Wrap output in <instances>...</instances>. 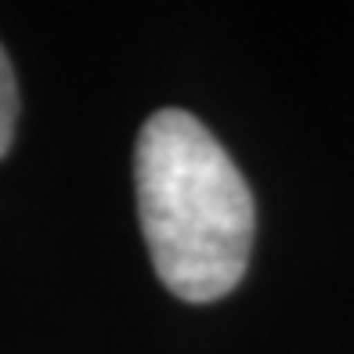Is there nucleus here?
Returning <instances> with one entry per match:
<instances>
[{
    "instance_id": "obj_1",
    "label": "nucleus",
    "mask_w": 354,
    "mask_h": 354,
    "mask_svg": "<svg viewBox=\"0 0 354 354\" xmlns=\"http://www.w3.org/2000/svg\"><path fill=\"white\" fill-rule=\"evenodd\" d=\"M138 214L159 282L188 304L228 297L250 264L253 196L217 138L185 109H159L134 149Z\"/></svg>"
},
{
    "instance_id": "obj_2",
    "label": "nucleus",
    "mask_w": 354,
    "mask_h": 354,
    "mask_svg": "<svg viewBox=\"0 0 354 354\" xmlns=\"http://www.w3.org/2000/svg\"><path fill=\"white\" fill-rule=\"evenodd\" d=\"M15 116H19V87H15V69L0 47V159L11 149L15 138Z\"/></svg>"
}]
</instances>
